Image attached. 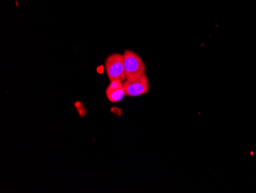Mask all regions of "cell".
Segmentation results:
<instances>
[{"label": "cell", "mask_w": 256, "mask_h": 193, "mask_svg": "<svg viewBox=\"0 0 256 193\" xmlns=\"http://www.w3.org/2000/svg\"><path fill=\"white\" fill-rule=\"evenodd\" d=\"M125 96L136 97L146 94L150 90L149 79L146 73L142 76L126 79L123 82Z\"/></svg>", "instance_id": "cell-3"}, {"label": "cell", "mask_w": 256, "mask_h": 193, "mask_svg": "<svg viewBox=\"0 0 256 193\" xmlns=\"http://www.w3.org/2000/svg\"><path fill=\"white\" fill-rule=\"evenodd\" d=\"M123 56L126 79L136 77L146 73V65L139 55L132 50H126Z\"/></svg>", "instance_id": "cell-2"}, {"label": "cell", "mask_w": 256, "mask_h": 193, "mask_svg": "<svg viewBox=\"0 0 256 193\" xmlns=\"http://www.w3.org/2000/svg\"><path fill=\"white\" fill-rule=\"evenodd\" d=\"M104 69L110 82H123L126 79L124 56L120 53L109 55L104 62Z\"/></svg>", "instance_id": "cell-1"}, {"label": "cell", "mask_w": 256, "mask_h": 193, "mask_svg": "<svg viewBox=\"0 0 256 193\" xmlns=\"http://www.w3.org/2000/svg\"><path fill=\"white\" fill-rule=\"evenodd\" d=\"M106 96L112 103H118L125 96L124 88L122 82H110L106 91Z\"/></svg>", "instance_id": "cell-4"}]
</instances>
